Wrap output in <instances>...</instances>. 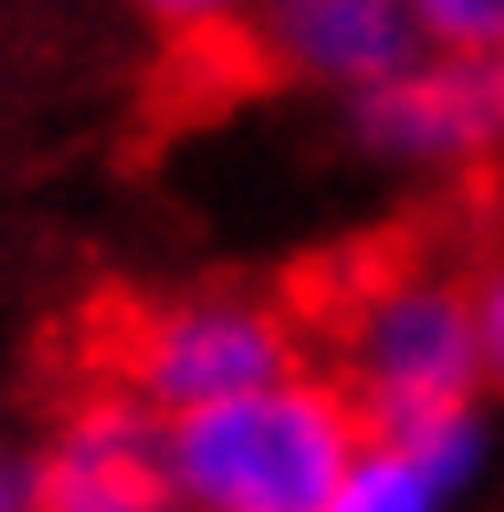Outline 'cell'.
<instances>
[{
	"instance_id": "obj_1",
	"label": "cell",
	"mask_w": 504,
	"mask_h": 512,
	"mask_svg": "<svg viewBox=\"0 0 504 512\" xmlns=\"http://www.w3.org/2000/svg\"><path fill=\"white\" fill-rule=\"evenodd\" d=\"M304 344L280 296H144L96 288L40 328V392L64 408H136L176 424L208 400L296 376Z\"/></svg>"
},
{
	"instance_id": "obj_2",
	"label": "cell",
	"mask_w": 504,
	"mask_h": 512,
	"mask_svg": "<svg viewBox=\"0 0 504 512\" xmlns=\"http://www.w3.org/2000/svg\"><path fill=\"white\" fill-rule=\"evenodd\" d=\"M360 432L328 376H280L168 424V472L200 512H328Z\"/></svg>"
},
{
	"instance_id": "obj_3",
	"label": "cell",
	"mask_w": 504,
	"mask_h": 512,
	"mask_svg": "<svg viewBox=\"0 0 504 512\" xmlns=\"http://www.w3.org/2000/svg\"><path fill=\"white\" fill-rule=\"evenodd\" d=\"M168 440L136 408H64L32 464V512H176Z\"/></svg>"
},
{
	"instance_id": "obj_4",
	"label": "cell",
	"mask_w": 504,
	"mask_h": 512,
	"mask_svg": "<svg viewBox=\"0 0 504 512\" xmlns=\"http://www.w3.org/2000/svg\"><path fill=\"white\" fill-rule=\"evenodd\" d=\"M368 136L424 160H496L504 152V56H448L392 72L360 104Z\"/></svg>"
},
{
	"instance_id": "obj_5",
	"label": "cell",
	"mask_w": 504,
	"mask_h": 512,
	"mask_svg": "<svg viewBox=\"0 0 504 512\" xmlns=\"http://www.w3.org/2000/svg\"><path fill=\"white\" fill-rule=\"evenodd\" d=\"M248 24L280 80H392L416 48L408 0H264Z\"/></svg>"
},
{
	"instance_id": "obj_6",
	"label": "cell",
	"mask_w": 504,
	"mask_h": 512,
	"mask_svg": "<svg viewBox=\"0 0 504 512\" xmlns=\"http://www.w3.org/2000/svg\"><path fill=\"white\" fill-rule=\"evenodd\" d=\"M280 72L256 40L248 16H200V24H176L152 80H144V136H184L216 112H232L240 96H264Z\"/></svg>"
},
{
	"instance_id": "obj_7",
	"label": "cell",
	"mask_w": 504,
	"mask_h": 512,
	"mask_svg": "<svg viewBox=\"0 0 504 512\" xmlns=\"http://www.w3.org/2000/svg\"><path fill=\"white\" fill-rule=\"evenodd\" d=\"M440 488H448L440 464H416V456H360L352 480L328 496V512H432Z\"/></svg>"
},
{
	"instance_id": "obj_8",
	"label": "cell",
	"mask_w": 504,
	"mask_h": 512,
	"mask_svg": "<svg viewBox=\"0 0 504 512\" xmlns=\"http://www.w3.org/2000/svg\"><path fill=\"white\" fill-rule=\"evenodd\" d=\"M456 56H504V0H408Z\"/></svg>"
},
{
	"instance_id": "obj_9",
	"label": "cell",
	"mask_w": 504,
	"mask_h": 512,
	"mask_svg": "<svg viewBox=\"0 0 504 512\" xmlns=\"http://www.w3.org/2000/svg\"><path fill=\"white\" fill-rule=\"evenodd\" d=\"M136 8H152V16H160V24L176 32V24H200V16H224L232 0H136Z\"/></svg>"
}]
</instances>
